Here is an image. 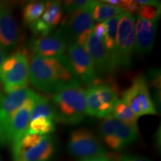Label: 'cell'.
Masks as SVG:
<instances>
[{
  "instance_id": "obj_1",
  "label": "cell",
  "mask_w": 161,
  "mask_h": 161,
  "mask_svg": "<svg viewBox=\"0 0 161 161\" xmlns=\"http://www.w3.org/2000/svg\"><path fill=\"white\" fill-rule=\"evenodd\" d=\"M29 80L40 91L54 94L66 84L78 80L66 55L46 58L33 55Z\"/></svg>"
},
{
  "instance_id": "obj_2",
  "label": "cell",
  "mask_w": 161,
  "mask_h": 161,
  "mask_svg": "<svg viewBox=\"0 0 161 161\" xmlns=\"http://www.w3.org/2000/svg\"><path fill=\"white\" fill-rule=\"evenodd\" d=\"M52 104L55 110V122L79 124L86 115L85 89L78 80L66 84L53 94Z\"/></svg>"
},
{
  "instance_id": "obj_3",
  "label": "cell",
  "mask_w": 161,
  "mask_h": 161,
  "mask_svg": "<svg viewBox=\"0 0 161 161\" xmlns=\"http://www.w3.org/2000/svg\"><path fill=\"white\" fill-rule=\"evenodd\" d=\"M86 92V114L96 118H106L111 114L118 98V90L110 83L94 84Z\"/></svg>"
},
{
  "instance_id": "obj_4",
  "label": "cell",
  "mask_w": 161,
  "mask_h": 161,
  "mask_svg": "<svg viewBox=\"0 0 161 161\" xmlns=\"http://www.w3.org/2000/svg\"><path fill=\"white\" fill-rule=\"evenodd\" d=\"M101 137L110 149L119 152L137 140L139 130L127 125L113 116H108L98 127Z\"/></svg>"
},
{
  "instance_id": "obj_5",
  "label": "cell",
  "mask_w": 161,
  "mask_h": 161,
  "mask_svg": "<svg viewBox=\"0 0 161 161\" xmlns=\"http://www.w3.org/2000/svg\"><path fill=\"white\" fill-rule=\"evenodd\" d=\"M135 23L134 15L121 14L116 36V52L119 67L128 69L131 65L134 51Z\"/></svg>"
},
{
  "instance_id": "obj_6",
  "label": "cell",
  "mask_w": 161,
  "mask_h": 161,
  "mask_svg": "<svg viewBox=\"0 0 161 161\" xmlns=\"http://www.w3.org/2000/svg\"><path fill=\"white\" fill-rule=\"evenodd\" d=\"M122 102L139 118L146 115H156L157 108L152 99L148 81L144 75L133 80L131 85L122 94Z\"/></svg>"
},
{
  "instance_id": "obj_7",
  "label": "cell",
  "mask_w": 161,
  "mask_h": 161,
  "mask_svg": "<svg viewBox=\"0 0 161 161\" xmlns=\"http://www.w3.org/2000/svg\"><path fill=\"white\" fill-rule=\"evenodd\" d=\"M37 93L34 94L14 113L3 129L0 130V145H13L19 141L27 132L31 113Z\"/></svg>"
},
{
  "instance_id": "obj_8",
  "label": "cell",
  "mask_w": 161,
  "mask_h": 161,
  "mask_svg": "<svg viewBox=\"0 0 161 161\" xmlns=\"http://www.w3.org/2000/svg\"><path fill=\"white\" fill-rule=\"evenodd\" d=\"M67 149L72 155L85 159L105 155V148L98 138L87 128H78L70 133Z\"/></svg>"
},
{
  "instance_id": "obj_9",
  "label": "cell",
  "mask_w": 161,
  "mask_h": 161,
  "mask_svg": "<svg viewBox=\"0 0 161 161\" xmlns=\"http://www.w3.org/2000/svg\"><path fill=\"white\" fill-rule=\"evenodd\" d=\"M66 52V56L80 84L89 86L99 82L93 62L83 46L72 43L68 46Z\"/></svg>"
},
{
  "instance_id": "obj_10",
  "label": "cell",
  "mask_w": 161,
  "mask_h": 161,
  "mask_svg": "<svg viewBox=\"0 0 161 161\" xmlns=\"http://www.w3.org/2000/svg\"><path fill=\"white\" fill-rule=\"evenodd\" d=\"M17 58L8 69L0 73V81L8 94L28 87L29 75V56L25 51H19Z\"/></svg>"
},
{
  "instance_id": "obj_11",
  "label": "cell",
  "mask_w": 161,
  "mask_h": 161,
  "mask_svg": "<svg viewBox=\"0 0 161 161\" xmlns=\"http://www.w3.org/2000/svg\"><path fill=\"white\" fill-rule=\"evenodd\" d=\"M93 8L68 14L62 19L58 29L65 37L69 45L75 43L80 35L93 29L94 20L92 17Z\"/></svg>"
},
{
  "instance_id": "obj_12",
  "label": "cell",
  "mask_w": 161,
  "mask_h": 161,
  "mask_svg": "<svg viewBox=\"0 0 161 161\" xmlns=\"http://www.w3.org/2000/svg\"><path fill=\"white\" fill-rule=\"evenodd\" d=\"M68 45L65 37L58 29L54 33L34 40L31 49L34 55L46 58L58 57L64 55Z\"/></svg>"
},
{
  "instance_id": "obj_13",
  "label": "cell",
  "mask_w": 161,
  "mask_h": 161,
  "mask_svg": "<svg viewBox=\"0 0 161 161\" xmlns=\"http://www.w3.org/2000/svg\"><path fill=\"white\" fill-rule=\"evenodd\" d=\"M57 139L53 135L43 136L37 145L13 154L14 161H51L57 152Z\"/></svg>"
},
{
  "instance_id": "obj_14",
  "label": "cell",
  "mask_w": 161,
  "mask_h": 161,
  "mask_svg": "<svg viewBox=\"0 0 161 161\" xmlns=\"http://www.w3.org/2000/svg\"><path fill=\"white\" fill-rule=\"evenodd\" d=\"M17 23L10 8L0 3V46L5 49H12L19 41Z\"/></svg>"
},
{
  "instance_id": "obj_15",
  "label": "cell",
  "mask_w": 161,
  "mask_h": 161,
  "mask_svg": "<svg viewBox=\"0 0 161 161\" xmlns=\"http://www.w3.org/2000/svg\"><path fill=\"white\" fill-rule=\"evenodd\" d=\"M158 20L148 21L136 17L134 51L139 55L147 54L152 50L158 29Z\"/></svg>"
},
{
  "instance_id": "obj_16",
  "label": "cell",
  "mask_w": 161,
  "mask_h": 161,
  "mask_svg": "<svg viewBox=\"0 0 161 161\" xmlns=\"http://www.w3.org/2000/svg\"><path fill=\"white\" fill-rule=\"evenodd\" d=\"M35 93V92L31 89L25 87L11 92L2 98L0 102V130L5 126L20 107Z\"/></svg>"
},
{
  "instance_id": "obj_17",
  "label": "cell",
  "mask_w": 161,
  "mask_h": 161,
  "mask_svg": "<svg viewBox=\"0 0 161 161\" xmlns=\"http://www.w3.org/2000/svg\"><path fill=\"white\" fill-rule=\"evenodd\" d=\"M84 48L93 62L98 78L114 73L103 42L96 39L92 34Z\"/></svg>"
},
{
  "instance_id": "obj_18",
  "label": "cell",
  "mask_w": 161,
  "mask_h": 161,
  "mask_svg": "<svg viewBox=\"0 0 161 161\" xmlns=\"http://www.w3.org/2000/svg\"><path fill=\"white\" fill-rule=\"evenodd\" d=\"M119 17L120 14L105 22L107 30L103 42L114 72L119 68L116 52V36Z\"/></svg>"
},
{
  "instance_id": "obj_19",
  "label": "cell",
  "mask_w": 161,
  "mask_h": 161,
  "mask_svg": "<svg viewBox=\"0 0 161 161\" xmlns=\"http://www.w3.org/2000/svg\"><path fill=\"white\" fill-rule=\"evenodd\" d=\"M45 11L41 19L54 29L63 19V8L59 1H49L45 3Z\"/></svg>"
},
{
  "instance_id": "obj_20",
  "label": "cell",
  "mask_w": 161,
  "mask_h": 161,
  "mask_svg": "<svg viewBox=\"0 0 161 161\" xmlns=\"http://www.w3.org/2000/svg\"><path fill=\"white\" fill-rule=\"evenodd\" d=\"M112 116L127 125L139 130L137 123L138 118L134 115L131 110L122 100L118 99L115 102L112 110Z\"/></svg>"
},
{
  "instance_id": "obj_21",
  "label": "cell",
  "mask_w": 161,
  "mask_h": 161,
  "mask_svg": "<svg viewBox=\"0 0 161 161\" xmlns=\"http://www.w3.org/2000/svg\"><path fill=\"white\" fill-rule=\"evenodd\" d=\"M40 117L50 119L55 121V110L49 98L37 94L31 113L30 121Z\"/></svg>"
},
{
  "instance_id": "obj_22",
  "label": "cell",
  "mask_w": 161,
  "mask_h": 161,
  "mask_svg": "<svg viewBox=\"0 0 161 161\" xmlns=\"http://www.w3.org/2000/svg\"><path fill=\"white\" fill-rule=\"evenodd\" d=\"M102 3L97 1L92 10V17L94 21L104 23L124 13L123 10L119 8Z\"/></svg>"
},
{
  "instance_id": "obj_23",
  "label": "cell",
  "mask_w": 161,
  "mask_h": 161,
  "mask_svg": "<svg viewBox=\"0 0 161 161\" xmlns=\"http://www.w3.org/2000/svg\"><path fill=\"white\" fill-rule=\"evenodd\" d=\"M55 130V121L50 119L40 117L30 121L27 134H37L40 136L50 135Z\"/></svg>"
},
{
  "instance_id": "obj_24",
  "label": "cell",
  "mask_w": 161,
  "mask_h": 161,
  "mask_svg": "<svg viewBox=\"0 0 161 161\" xmlns=\"http://www.w3.org/2000/svg\"><path fill=\"white\" fill-rule=\"evenodd\" d=\"M45 3L42 2H31L27 3L23 10L24 23L30 25L40 19L45 11Z\"/></svg>"
},
{
  "instance_id": "obj_25",
  "label": "cell",
  "mask_w": 161,
  "mask_h": 161,
  "mask_svg": "<svg viewBox=\"0 0 161 161\" xmlns=\"http://www.w3.org/2000/svg\"><path fill=\"white\" fill-rule=\"evenodd\" d=\"M96 3L97 1L92 0H69L64 2L62 4V8L68 14H70L80 10L93 8Z\"/></svg>"
},
{
  "instance_id": "obj_26",
  "label": "cell",
  "mask_w": 161,
  "mask_h": 161,
  "mask_svg": "<svg viewBox=\"0 0 161 161\" xmlns=\"http://www.w3.org/2000/svg\"><path fill=\"white\" fill-rule=\"evenodd\" d=\"M160 14V7L149 5H140L137 11V17L142 19L152 21L158 20Z\"/></svg>"
},
{
  "instance_id": "obj_27",
  "label": "cell",
  "mask_w": 161,
  "mask_h": 161,
  "mask_svg": "<svg viewBox=\"0 0 161 161\" xmlns=\"http://www.w3.org/2000/svg\"><path fill=\"white\" fill-rule=\"evenodd\" d=\"M29 27L31 31L34 33V35L37 36V37H45V36L49 35L53 30L47 24L44 23L41 19H39L35 23L31 24Z\"/></svg>"
},
{
  "instance_id": "obj_28",
  "label": "cell",
  "mask_w": 161,
  "mask_h": 161,
  "mask_svg": "<svg viewBox=\"0 0 161 161\" xmlns=\"http://www.w3.org/2000/svg\"><path fill=\"white\" fill-rule=\"evenodd\" d=\"M148 80L150 81V84L153 87L156 88V97L155 98L157 100L158 99V93H160V92H158V89H160V70L158 69H153L150 71L148 73Z\"/></svg>"
},
{
  "instance_id": "obj_29",
  "label": "cell",
  "mask_w": 161,
  "mask_h": 161,
  "mask_svg": "<svg viewBox=\"0 0 161 161\" xmlns=\"http://www.w3.org/2000/svg\"><path fill=\"white\" fill-rule=\"evenodd\" d=\"M106 23L105 22L104 23H98L97 25L93 26L92 29V35L96 39H98L100 41L104 42V37L106 34Z\"/></svg>"
},
{
  "instance_id": "obj_30",
  "label": "cell",
  "mask_w": 161,
  "mask_h": 161,
  "mask_svg": "<svg viewBox=\"0 0 161 161\" xmlns=\"http://www.w3.org/2000/svg\"><path fill=\"white\" fill-rule=\"evenodd\" d=\"M80 161H115V160H114V158H113L112 157H110V155H108V154H107L105 155L82 159V160H80Z\"/></svg>"
},
{
  "instance_id": "obj_31",
  "label": "cell",
  "mask_w": 161,
  "mask_h": 161,
  "mask_svg": "<svg viewBox=\"0 0 161 161\" xmlns=\"http://www.w3.org/2000/svg\"><path fill=\"white\" fill-rule=\"evenodd\" d=\"M119 161H152L148 158H142V157L139 156H130V155H125L121 157L119 159Z\"/></svg>"
},
{
  "instance_id": "obj_32",
  "label": "cell",
  "mask_w": 161,
  "mask_h": 161,
  "mask_svg": "<svg viewBox=\"0 0 161 161\" xmlns=\"http://www.w3.org/2000/svg\"><path fill=\"white\" fill-rule=\"evenodd\" d=\"M135 2L140 5H149L154 6V7H160V2L154 1V0H138V1Z\"/></svg>"
},
{
  "instance_id": "obj_33",
  "label": "cell",
  "mask_w": 161,
  "mask_h": 161,
  "mask_svg": "<svg viewBox=\"0 0 161 161\" xmlns=\"http://www.w3.org/2000/svg\"><path fill=\"white\" fill-rule=\"evenodd\" d=\"M6 58V52L2 46H0V67H1L2 64L3 63L4 60Z\"/></svg>"
},
{
  "instance_id": "obj_34",
  "label": "cell",
  "mask_w": 161,
  "mask_h": 161,
  "mask_svg": "<svg viewBox=\"0 0 161 161\" xmlns=\"http://www.w3.org/2000/svg\"><path fill=\"white\" fill-rule=\"evenodd\" d=\"M3 98V94H2V90H1V87H0V102H1L2 98Z\"/></svg>"
},
{
  "instance_id": "obj_35",
  "label": "cell",
  "mask_w": 161,
  "mask_h": 161,
  "mask_svg": "<svg viewBox=\"0 0 161 161\" xmlns=\"http://www.w3.org/2000/svg\"><path fill=\"white\" fill-rule=\"evenodd\" d=\"M0 161H3V159H2L1 155H0Z\"/></svg>"
}]
</instances>
